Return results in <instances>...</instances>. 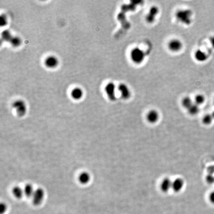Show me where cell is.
Segmentation results:
<instances>
[{
    "instance_id": "15",
    "label": "cell",
    "mask_w": 214,
    "mask_h": 214,
    "mask_svg": "<svg viewBox=\"0 0 214 214\" xmlns=\"http://www.w3.org/2000/svg\"><path fill=\"white\" fill-rule=\"evenodd\" d=\"M78 179L80 182L82 184H86L90 179V176L89 173L87 172H83L80 174Z\"/></svg>"
},
{
    "instance_id": "14",
    "label": "cell",
    "mask_w": 214,
    "mask_h": 214,
    "mask_svg": "<svg viewBox=\"0 0 214 214\" xmlns=\"http://www.w3.org/2000/svg\"><path fill=\"white\" fill-rule=\"evenodd\" d=\"M83 94L82 89L78 87L74 88L71 92V96L75 100H80L83 96Z\"/></svg>"
},
{
    "instance_id": "10",
    "label": "cell",
    "mask_w": 214,
    "mask_h": 214,
    "mask_svg": "<svg viewBox=\"0 0 214 214\" xmlns=\"http://www.w3.org/2000/svg\"><path fill=\"white\" fill-rule=\"evenodd\" d=\"M159 114L156 110L152 109L148 112L147 115V119L151 124H155L159 120Z\"/></svg>"
},
{
    "instance_id": "22",
    "label": "cell",
    "mask_w": 214,
    "mask_h": 214,
    "mask_svg": "<svg viewBox=\"0 0 214 214\" xmlns=\"http://www.w3.org/2000/svg\"><path fill=\"white\" fill-rule=\"evenodd\" d=\"M205 98L203 95L202 94H198L197 96L195 97L194 99V103L196 104V105H202L204 103Z\"/></svg>"
},
{
    "instance_id": "23",
    "label": "cell",
    "mask_w": 214,
    "mask_h": 214,
    "mask_svg": "<svg viewBox=\"0 0 214 214\" xmlns=\"http://www.w3.org/2000/svg\"><path fill=\"white\" fill-rule=\"evenodd\" d=\"M212 114H207L205 115L203 119V123L206 125H209L213 120Z\"/></svg>"
},
{
    "instance_id": "26",
    "label": "cell",
    "mask_w": 214,
    "mask_h": 214,
    "mask_svg": "<svg viewBox=\"0 0 214 214\" xmlns=\"http://www.w3.org/2000/svg\"><path fill=\"white\" fill-rule=\"evenodd\" d=\"M7 209V207L6 204L4 203H1V205H0V213L1 214H2L5 213V212L6 211Z\"/></svg>"
},
{
    "instance_id": "27",
    "label": "cell",
    "mask_w": 214,
    "mask_h": 214,
    "mask_svg": "<svg viewBox=\"0 0 214 214\" xmlns=\"http://www.w3.org/2000/svg\"><path fill=\"white\" fill-rule=\"evenodd\" d=\"M208 172L209 174H213L214 173V166H210L208 168Z\"/></svg>"
},
{
    "instance_id": "17",
    "label": "cell",
    "mask_w": 214,
    "mask_h": 214,
    "mask_svg": "<svg viewBox=\"0 0 214 214\" xmlns=\"http://www.w3.org/2000/svg\"><path fill=\"white\" fill-rule=\"evenodd\" d=\"M182 105L183 107H184V108L187 109H188L193 104V103L192 100L191 99V98L187 96L185 97L182 100Z\"/></svg>"
},
{
    "instance_id": "18",
    "label": "cell",
    "mask_w": 214,
    "mask_h": 214,
    "mask_svg": "<svg viewBox=\"0 0 214 214\" xmlns=\"http://www.w3.org/2000/svg\"><path fill=\"white\" fill-rule=\"evenodd\" d=\"M12 193L17 198L21 199L24 193V191L22 189V188L17 186L12 189Z\"/></svg>"
},
{
    "instance_id": "20",
    "label": "cell",
    "mask_w": 214,
    "mask_h": 214,
    "mask_svg": "<svg viewBox=\"0 0 214 214\" xmlns=\"http://www.w3.org/2000/svg\"><path fill=\"white\" fill-rule=\"evenodd\" d=\"M187 110L189 114L194 115H196L199 112L200 109L198 105H196V104L193 103V104Z\"/></svg>"
},
{
    "instance_id": "7",
    "label": "cell",
    "mask_w": 214,
    "mask_h": 214,
    "mask_svg": "<svg viewBox=\"0 0 214 214\" xmlns=\"http://www.w3.org/2000/svg\"><path fill=\"white\" fill-rule=\"evenodd\" d=\"M115 89L116 86L113 82H109L105 86V90L106 94L111 101H114L116 100Z\"/></svg>"
},
{
    "instance_id": "3",
    "label": "cell",
    "mask_w": 214,
    "mask_h": 214,
    "mask_svg": "<svg viewBox=\"0 0 214 214\" xmlns=\"http://www.w3.org/2000/svg\"><path fill=\"white\" fill-rule=\"evenodd\" d=\"M12 107L16 109L17 114L19 117H23L27 113V106L22 100H18L15 101L12 104Z\"/></svg>"
},
{
    "instance_id": "24",
    "label": "cell",
    "mask_w": 214,
    "mask_h": 214,
    "mask_svg": "<svg viewBox=\"0 0 214 214\" xmlns=\"http://www.w3.org/2000/svg\"><path fill=\"white\" fill-rule=\"evenodd\" d=\"M0 19H1V21H0V25H1V27H5V25H6L7 24V18L6 16H5V15H1Z\"/></svg>"
},
{
    "instance_id": "5",
    "label": "cell",
    "mask_w": 214,
    "mask_h": 214,
    "mask_svg": "<svg viewBox=\"0 0 214 214\" xmlns=\"http://www.w3.org/2000/svg\"><path fill=\"white\" fill-rule=\"evenodd\" d=\"M169 50L171 52H178L182 48L183 43L182 41L178 39H173L170 40L168 44Z\"/></svg>"
},
{
    "instance_id": "28",
    "label": "cell",
    "mask_w": 214,
    "mask_h": 214,
    "mask_svg": "<svg viewBox=\"0 0 214 214\" xmlns=\"http://www.w3.org/2000/svg\"><path fill=\"white\" fill-rule=\"evenodd\" d=\"M209 200L212 203L214 204V191L211 193L210 194Z\"/></svg>"
},
{
    "instance_id": "30",
    "label": "cell",
    "mask_w": 214,
    "mask_h": 214,
    "mask_svg": "<svg viewBox=\"0 0 214 214\" xmlns=\"http://www.w3.org/2000/svg\"><path fill=\"white\" fill-rule=\"evenodd\" d=\"M212 117H213V119H214V111L212 113Z\"/></svg>"
},
{
    "instance_id": "9",
    "label": "cell",
    "mask_w": 214,
    "mask_h": 214,
    "mask_svg": "<svg viewBox=\"0 0 214 214\" xmlns=\"http://www.w3.org/2000/svg\"><path fill=\"white\" fill-rule=\"evenodd\" d=\"M45 65L49 69H54L57 67L59 64V61L57 57L50 56L47 57L44 61Z\"/></svg>"
},
{
    "instance_id": "13",
    "label": "cell",
    "mask_w": 214,
    "mask_h": 214,
    "mask_svg": "<svg viewBox=\"0 0 214 214\" xmlns=\"http://www.w3.org/2000/svg\"><path fill=\"white\" fill-rule=\"evenodd\" d=\"M172 182L169 178H165L161 184L162 191L164 193L168 192L172 187Z\"/></svg>"
},
{
    "instance_id": "19",
    "label": "cell",
    "mask_w": 214,
    "mask_h": 214,
    "mask_svg": "<svg viewBox=\"0 0 214 214\" xmlns=\"http://www.w3.org/2000/svg\"><path fill=\"white\" fill-rule=\"evenodd\" d=\"M12 34L10 32V31L7 30H5L2 33V40L6 42H9L11 41V39L12 38Z\"/></svg>"
},
{
    "instance_id": "6",
    "label": "cell",
    "mask_w": 214,
    "mask_h": 214,
    "mask_svg": "<svg viewBox=\"0 0 214 214\" xmlns=\"http://www.w3.org/2000/svg\"><path fill=\"white\" fill-rule=\"evenodd\" d=\"M44 191L41 188H38L35 190L33 195V203L35 206H38L41 204L44 197Z\"/></svg>"
},
{
    "instance_id": "25",
    "label": "cell",
    "mask_w": 214,
    "mask_h": 214,
    "mask_svg": "<svg viewBox=\"0 0 214 214\" xmlns=\"http://www.w3.org/2000/svg\"><path fill=\"white\" fill-rule=\"evenodd\" d=\"M206 181L209 184H212L214 183V174H208L206 177Z\"/></svg>"
},
{
    "instance_id": "11",
    "label": "cell",
    "mask_w": 214,
    "mask_h": 214,
    "mask_svg": "<svg viewBox=\"0 0 214 214\" xmlns=\"http://www.w3.org/2000/svg\"><path fill=\"white\" fill-rule=\"evenodd\" d=\"M184 185V181L181 178H178L175 179L172 182V188L175 192H178L182 189Z\"/></svg>"
},
{
    "instance_id": "21",
    "label": "cell",
    "mask_w": 214,
    "mask_h": 214,
    "mask_svg": "<svg viewBox=\"0 0 214 214\" xmlns=\"http://www.w3.org/2000/svg\"><path fill=\"white\" fill-rule=\"evenodd\" d=\"M10 43L13 47H18L22 43V40L18 36H13Z\"/></svg>"
},
{
    "instance_id": "29",
    "label": "cell",
    "mask_w": 214,
    "mask_h": 214,
    "mask_svg": "<svg viewBox=\"0 0 214 214\" xmlns=\"http://www.w3.org/2000/svg\"><path fill=\"white\" fill-rule=\"evenodd\" d=\"M210 40L211 44L214 48V36L211 37Z\"/></svg>"
},
{
    "instance_id": "4",
    "label": "cell",
    "mask_w": 214,
    "mask_h": 214,
    "mask_svg": "<svg viewBox=\"0 0 214 214\" xmlns=\"http://www.w3.org/2000/svg\"><path fill=\"white\" fill-rule=\"evenodd\" d=\"M159 13V8L156 6H153L149 9L148 13L145 17V21L147 23H153Z\"/></svg>"
},
{
    "instance_id": "1",
    "label": "cell",
    "mask_w": 214,
    "mask_h": 214,
    "mask_svg": "<svg viewBox=\"0 0 214 214\" xmlns=\"http://www.w3.org/2000/svg\"><path fill=\"white\" fill-rule=\"evenodd\" d=\"M192 11L190 9H181L176 12L175 17L177 21L186 25L191 24L192 21Z\"/></svg>"
},
{
    "instance_id": "2",
    "label": "cell",
    "mask_w": 214,
    "mask_h": 214,
    "mask_svg": "<svg viewBox=\"0 0 214 214\" xmlns=\"http://www.w3.org/2000/svg\"><path fill=\"white\" fill-rule=\"evenodd\" d=\"M130 59L135 64H141L143 63L145 58V53L144 51L139 47L134 48L130 52Z\"/></svg>"
},
{
    "instance_id": "8",
    "label": "cell",
    "mask_w": 214,
    "mask_h": 214,
    "mask_svg": "<svg viewBox=\"0 0 214 214\" xmlns=\"http://www.w3.org/2000/svg\"><path fill=\"white\" fill-rule=\"evenodd\" d=\"M118 90L120 92V96L124 100H128L131 97V92L127 85L120 83L118 86Z\"/></svg>"
},
{
    "instance_id": "12",
    "label": "cell",
    "mask_w": 214,
    "mask_h": 214,
    "mask_svg": "<svg viewBox=\"0 0 214 214\" xmlns=\"http://www.w3.org/2000/svg\"><path fill=\"white\" fill-rule=\"evenodd\" d=\"M194 58L199 62H204L207 60L208 56L203 51L198 49L194 53Z\"/></svg>"
},
{
    "instance_id": "16",
    "label": "cell",
    "mask_w": 214,
    "mask_h": 214,
    "mask_svg": "<svg viewBox=\"0 0 214 214\" xmlns=\"http://www.w3.org/2000/svg\"><path fill=\"white\" fill-rule=\"evenodd\" d=\"M23 191H24V193L25 196L27 197H32L35 190L34 189L33 187L32 184H27L25 185Z\"/></svg>"
}]
</instances>
